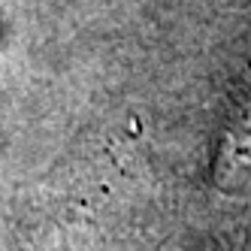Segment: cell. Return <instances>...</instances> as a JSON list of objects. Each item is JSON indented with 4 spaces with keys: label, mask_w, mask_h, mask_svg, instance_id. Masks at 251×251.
Returning a JSON list of instances; mask_svg holds the SVG:
<instances>
[{
    "label": "cell",
    "mask_w": 251,
    "mask_h": 251,
    "mask_svg": "<svg viewBox=\"0 0 251 251\" xmlns=\"http://www.w3.org/2000/svg\"><path fill=\"white\" fill-rule=\"evenodd\" d=\"M251 170V82L239 91V100L227 115L215 149V182H233Z\"/></svg>",
    "instance_id": "1"
}]
</instances>
